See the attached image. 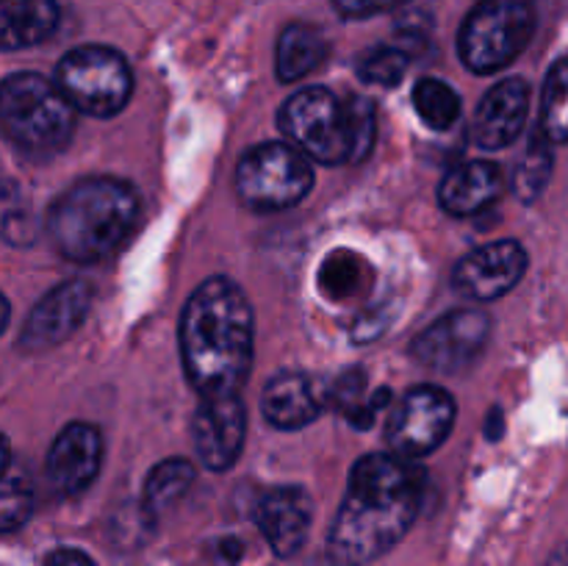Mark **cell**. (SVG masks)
<instances>
[{
	"instance_id": "6da1fadb",
	"label": "cell",
	"mask_w": 568,
	"mask_h": 566,
	"mask_svg": "<svg viewBox=\"0 0 568 566\" xmlns=\"http://www.w3.org/2000/svg\"><path fill=\"white\" fill-rule=\"evenodd\" d=\"M425 497V472L399 455H366L349 472L327 558L336 566H366L383 558L410 530Z\"/></svg>"
},
{
	"instance_id": "7a4b0ae2",
	"label": "cell",
	"mask_w": 568,
	"mask_h": 566,
	"mask_svg": "<svg viewBox=\"0 0 568 566\" xmlns=\"http://www.w3.org/2000/svg\"><path fill=\"white\" fill-rule=\"evenodd\" d=\"M181 358L203 397L242 392L253 366V309L231 277H209L183 305Z\"/></svg>"
},
{
	"instance_id": "3957f363",
	"label": "cell",
	"mask_w": 568,
	"mask_h": 566,
	"mask_svg": "<svg viewBox=\"0 0 568 566\" xmlns=\"http://www.w3.org/2000/svg\"><path fill=\"white\" fill-rule=\"evenodd\" d=\"M139 198L131 183L98 175L67 189L48 214V231L55 250L78 264L109 259L133 231Z\"/></svg>"
},
{
	"instance_id": "277c9868",
	"label": "cell",
	"mask_w": 568,
	"mask_h": 566,
	"mask_svg": "<svg viewBox=\"0 0 568 566\" xmlns=\"http://www.w3.org/2000/svg\"><path fill=\"white\" fill-rule=\"evenodd\" d=\"M283 137L320 164L361 161L377 137L375 105L366 98H349L347 103L325 87H308L294 92L277 114Z\"/></svg>"
},
{
	"instance_id": "5b68a950",
	"label": "cell",
	"mask_w": 568,
	"mask_h": 566,
	"mask_svg": "<svg viewBox=\"0 0 568 566\" xmlns=\"http://www.w3.org/2000/svg\"><path fill=\"white\" fill-rule=\"evenodd\" d=\"M75 105L59 83L37 72H20L0 89V120L6 139L28 155H53L75 131Z\"/></svg>"
},
{
	"instance_id": "8992f818",
	"label": "cell",
	"mask_w": 568,
	"mask_h": 566,
	"mask_svg": "<svg viewBox=\"0 0 568 566\" xmlns=\"http://www.w3.org/2000/svg\"><path fill=\"white\" fill-rule=\"evenodd\" d=\"M536 14L527 0H480L458 37L460 61L477 75L508 67L530 44Z\"/></svg>"
},
{
	"instance_id": "52a82bcc",
	"label": "cell",
	"mask_w": 568,
	"mask_h": 566,
	"mask_svg": "<svg viewBox=\"0 0 568 566\" xmlns=\"http://www.w3.org/2000/svg\"><path fill=\"white\" fill-rule=\"evenodd\" d=\"M311 186H314L311 159L292 142L258 144L239 161V200L261 214L292 209L311 192Z\"/></svg>"
},
{
	"instance_id": "ba28073f",
	"label": "cell",
	"mask_w": 568,
	"mask_h": 566,
	"mask_svg": "<svg viewBox=\"0 0 568 566\" xmlns=\"http://www.w3.org/2000/svg\"><path fill=\"white\" fill-rule=\"evenodd\" d=\"M55 83L78 111L89 117H114L133 92L128 61L116 50L83 44L70 50L55 67Z\"/></svg>"
},
{
	"instance_id": "9c48e42d",
	"label": "cell",
	"mask_w": 568,
	"mask_h": 566,
	"mask_svg": "<svg viewBox=\"0 0 568 566\" xmlns=\"http://www.w3.org/2000/svg\"><path fill=\"white\" fill-rule=\"evenodd\" d=\"M455 400L442 386H416L399 400L386 425L388 449L399 458L419 461L447 442L455 425Z\"/></svg>"
},
{
	"instance_id": "30bf717a",
	"label": "cell",
	"mask_w": 568,
	"mask_h": 566,
	"mask_svg": "<svg viewBox=\"0 0 568 566\" xmlns=\"http://www.w3.org/2000/svg\"><path fill=\"white\" fill-rule=\"evenodd\" d=\"M488 331H491V322L483 311L458 309L433 322L425 333H419L410 353L427 370L458 375L480 358L488 342Z\"/></svg>"
},
{
	"instance_id": "8fae6325",
	"label": "cell",
	"mask_w": 568,
	"mask_h": 566,
	"mask_svg": "<svg viewBox=\"0 0 568 566\" xmlns=\"http://www.w3.org/2000/svg\"><path fill=\"white\" fill-rule=\"evenodd\" d=\"M525 272L527 250L516 239H499V242L471 250L458 261L453 272V286L460 297L488 303L516 289Z\"/></svg>"
},
{
	"instance_id": "7c38bea8",
	"label": "cell",
	"mask_w": 568,
	"mask_h": 566,
	"mask_svg": "<svg viewBox=\"0 0 568 566\" xmlns=\"http://www.w3.org/2000/svg\"><path fill=\"white\" fill-rule=\"evenodd\" d=\"M247 433V411L239 394L203 397L192 420V438L203 466L225 472L236 464Z\"/></svg>"
},
{
	"instance_id": "4fadbf2b",
	"label": "cell",
	"mask_w": 568,
	"mask_h": 566,
	"mask_svg": "<svg viewBox=\"0 0 568 566\" xmlns=\"http://www.w3.org/2000/svg\"><path fill=\"white\" fill-rule=\"evenodd\" d=\"M92 297V286L87 281H64L50 289L28 314L20 333V347L28 353H42L70 338L87 320Z\"/></svg>"
},
{
	"instance_id": "5bb4252c",
	"label": "cell",
	"mask_w": 568,
	"mask_h": 566,
	"mask_svg": "<svg viewBox=\"0 0 568 566\" xmlns=\"http://www.w3.org/2000/svg\"><path fill=\"white\" fill-rule=\"evenodd\" d=\"M103 464V438L94 425L72 422L55 436L48 453V477L59 494H81Z\"/></svg>"
},
{
	"instance_id": "9a60e30c",
	"label": "cell",
	"mask_w": 568,
	"mask_h": 566,
	"mask_svg": "<svg viewBox=\"0 0 568 566\" xmlns=\"http://www.w3.org/2000/svg\"><path fill=\"white\" fill-rule=\"evenodd\" d=\"M311 519H314V503L308 492L300 486L272 488L258 499V508H255L261 533L281 558H292L303 549Z\"/></svg>"
},
{
	"instance_id": "2e32d148",
	"label": "cell",
	"mask_w": 568,
	"mask_h": 566,
	"mask_svg": "<svg viewBox=\"0 0 568 566\" xmlns=\"http://www.w3.org/2000/svg\"><path fill=\"white\" fill-rule=\"evenodd\" d=\"M530 114V89L521 78L499 81L483 98L471 120V142L480 150H503L514 142Z\"/></svg>"
},
{
	"instance_id": "e0dca14e",
	"label": "cell",
	"mask_w": 568,
	"mask_h": 566,
	"mask_svg": "<svg viewBox=\"0 0 568 566\" xmlns=\"http://www.w3.org/2000/svg\"><path fill=\"white\" fill-rule=\"evenodd\" d=\"M505 189V175L494 161H464L444 175L438 203L453 216H475L497 203Z\"/></svg>"
},
{
	"instance_id": "ac0fdd59",
	"label": "cell",
	"mask_w": 568,
	"mask_h": 566,
	"mask_svg": "<svg viewBox=\"0 0 568 566\" xmlns=\"http://www.w3.org/2000/svg\"><path fill=\"white\" fill-rule=\"evenodd\" d=\"M261 411L277 431H300L320 416L322 394L303 372H277L266 383Z\"/></svg>"
},
{
	"instance_id": "d6986e66",
	"label": "cell",
	"mask_w": 568,
	"mask_h": 566,
	"mask_svg": "<svg viewBox=\"0 0 568 566\" xmlns=\"http://www.w3.org/2000/svg\"><path fill=\"white\" fill-rule=\"evenodd\" d=\"M59 26L55 0H0V44L6 50L44 42Z\"/></svg>"
},
{
	"instance_id": "ffe728a7",
	"label": "cell",
	"mask_w": 568,
	"mask_h": 566,
	"mask_svg": "<svg viewBox=\"0 0 568 566\" xmlns=\"http://www.w3.org/2000/svg\"><path fill=\"white\" fill-rule=\"evenodd\" d=\"M327 55V39L320 28L305 26V22H294L277 39L275 67L277 78L283 83H294L314 72L316 67L325 61Z\"/></svg>"
},
{
	"instance_id": "44dd1931",
	"label": "cell",
	"mask_w": 568,
	"mask_h": 566,
	"mask_svg": "<svg viewBox=\"0 0 568 566\" xmlns=\"http://www.w3.org/2000/svg\"><path fill=\"white\" fill-rule=\"evenodd\" d=\"M316 283L331 303H353L369 289V266H366L364 255L353 253V250H333L322 261Z\"/></svg>"
},
{
	"instance_id": "7402d4cb",
	"label": "cell",
	"mask_w": 568,
	"mask_h": 566,
	"mask_svg": "<svg viewBox=\"0 0 568 566\" xmlns=\"http://www.w3.org/2000/svg\"><path fill=\"white\" fill-rule=\"evenodd\" d=\"M194 483V466L186 458H166L155 466L144 483V511L161 514L183 497Z\"/></svg>"
},
{
	"instance_id": "603a6c76",
	"label": "cell",
	"mask_w": 568,
	"mask_h": 566,
	"mask_svg": "<svg viewBox=\"0 0 568 566\" xmlns=\"http://www.w3.org/2000/svg\"><path fill=\"white\" fill-rule=\"evenodd\" d=\"M414 109L419 120L425 122L430 131H449L460 117V98L449 83L438 81V78H422L410 92Z\"/></svg>"
},
{
	"instance_id": "cb8c5ba5",
	"label": "cell",
	"mask_w": 568,
	"mask_h": 566,
	"mask_svg": "<svg viewBox=\"0 0 568 566\" xmlns=\"http://www.w3.org/2000/svg\"><path fill=\"white\" fill-rule=\"evenodd\" d=\"M33 511V483L22 464H14L6 453L3 466V492H0V525L6 533L26 525Z\"/></svg>"
},
{
	"instance_id": "d4e9b609",
	"label": "cell",
	"mask_w": 568,
	"mask_h": 566,
	"mask_svg": "<svg viewBox=\"0 0 568 566\" xmlns=\"http://www.w3.org/2000/svg\"><path fill=\"white\" fill-rule=\"evenodd\" d=\"M538 128L552 144L568 142V59L558 61L549 70L541 94V125Z\"/></svg>"
},
{
	"instance_id": "484cf974",
	"label": "cell",
	"mask_w": 568,
	"mask_h": 566,
	"mask_svg": "<svg viewBox=\"0 0 568 566\" xmlns=\"http://www.w3.org/2000/svg\"><path fill=\"white\" fill-rule=\"evenodd\" d=\"M549 172H552V142L544 137V131L538 128L536 137L527 144V153L521 155L519 166L514 172V192L519 194L525 203L536 200L541 194V189L547 186Z\"/></svg>"
},
{
	"instance_id": "4316f807",
	"label": "cell",
	"mask_w": 568,
	"mask_h": 566,
	"mask_svg": "<svg viewBox=\"0 0 568 566\" xmlns=\"http://www.w3.org/2000/svg\"><path fill=\"white\" fill-rule=\"evenodd\" d=\"M408 70V55L399 48H375L358 61L361 81L377 87H397Z\"/></svg>"
},
{
	"instance_id": "83f0119b",
	"label": "cell",
	"mask_w": 568,
	"mask_h": 566,
	"mask_svg": "<svg viewBox=\"0 0 568 566\" xmlns=\"http://www.w3.org/2000/svg\"><path fill=\"white\" fill-rule=\"evenodd\" d=\"M403 3V0H333L336 11L349 20H361V17H372L377 11H386L392 6Z\"/></svg>"
},
{
	"instance_id": "f1b7e54d",
	"label": "cell",
	"mask_w": 568,
	"mask_h": 566,
	"mask_svg": "<svg viewBox=\"0 0 568 566\" xmlns=\"http://www.w3.org/2000/svg\"><path fill=\"white\" fill-rule=\"evenodd\" d=\"M44 566H94V560L87 553H81V549L61 547L44 558Z\"/></svg>"
},
{
	"instance_id": "f546056e",
	"label": "cell",
	"mask_w": 568,
	"mask_h": 566,
	"mask_svg": "<svg viewBox=\"0 0 568 566\" xmlns=\"http://www.w3.org/2000/svg\"><path fill=\"white\" fill-rule=\"evenodd\" d=\"M547 566H568V544H564V547L555 549L552 558H549Z\"/></svg>"
}]
</instances>
